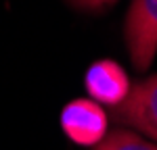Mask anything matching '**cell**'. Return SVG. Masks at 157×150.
Returning a JSON list of instances; mask_svg holds the SVG:
<instances>
[{"instance_id":"obj_5","label":"cell","mask_w":157,"mask_h":150,"mask_svg":"<svg viewBox=\"0 0 157 150\" xmlns=\"http://www.w3.org/2000/svg\"><path fill=\"white\" fill-rule=\"evenodd\" d=\"M94 150H157V144L132 129H115L107 134L105 140L94 146Z\"/></svg>"},{"instance_id":"obj_4","label":"cell","mask_w":157,"mask_h":150,"mask_svg":"<svg viewBox=\"0 0 157 150\" xmlns=\"http://www.w3.org/2000/svg\"><path fill=\"white\" fill-rule=\"evenodd\" d=\"M84 86L94 102L107 104L113 109L126 100V96L130 94V88H132L124 67L111 59L97 61L88 67L84 75Z\"/></svg>"},{"instance_id":"obj_1","label":"cell","mask_w":157,"mask_h":150,"mask_svg":"<svg viewBox=\"0 0 157 150\" xmlns=\"http://www.w3.org/2000/svg\"><path fill=\"white\" fill-rule=\"evenodd\" d=\"M126 46L138 71L153 62L157 54V0H132L126 17Z\"/></svg>"},{"instance_id":"obj_3","label":"cell","mask_w":157,"mask_h":150,"mask_svg":"<svg viewBox=\"0 0 157 150\" xmlns=\"http://www.w3.org/2000/svg\"><path fill=\"white\" fill-rule=\"evenodd\" d=\"M113 119L157 142V73L130 88L126 100L113 109Z\"/></svg>"},{"instance_id":"obj_2","label":"cell","mask_w":157,"mask_h":150,"mask_svg":"<svg viewBox=\"0 0 157 150\" xmlns=\"http://www.w3.org/2000/svg\"><path fill=\"white\" fill-rule=\"evenodd\" d=\"M61 129L78 146H97L109 131V117L98 102L75 98L61 111Z\"/></svg>"},{"instance_id":"obj_6","label":"cell","mask_w":157,"mask_h":150,"mask_svg":"<svg viewBox=\"0 0 157 150\" xmlns=\"http://www.w3.org/2000/svg\"><path fill=\"white\" fill-rule=\"evenodd\" d=\"M69 2L82 11H103V9L111 6L115 0H69Z\"/></svg>"}]
</instances>
